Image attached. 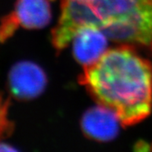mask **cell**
Listing matches in <instances>:
<instances>
[{
    "label": "cell",
    "mask_w": 152,
    "mask_h": 152,
    "mask_svg": "<svg viewBox=\"0 0 152 152\" xmlns=\"http://www.w3.org/2000/svg\"><path fill=\"white\" fill-rule=\"evenodd\" d=\"M119 119L111 109L102 105L89 108L82 115L81 130L85 136L98 142H109L119 133Z\"/></svg>",
    "instance_id": "5b68a950"
},
{
    "label": "cell",
    "mask_w": 152,
    "mask_h": 152,
    "mask_svg": "<svg viewBox=\"0 0 152 152\" xmlns=\"http://www.w3.org/2000/svg\"><path fill=\"white\" fill-rule=\"evenodd\" d=\"M52 19L48 0H17L14 10L3 18L0 23V42L10 38L20 27L41 29Z\"/></svg>",
    "instance_id": "3957f363"
},
{
    "label": "cell",
    "mask_w": 152,
    "mask_h": 152,
    "mask_svg": "<svg viewBox=\"0 0 152 152\" xmlns=\"http://www.w3.org/2000/svg\"><path fill=\"white\" fill-rule=\"evenodd\" d=\"M79 81L124 127L140 123L151 113L152 64L133 47L107 50L95 64L83 68Z\"/></svg>",
    "instance_id": "6da1fadb"
},
{
    "label": "cell",
    "mask_w": 152,
    "mask_h": 152,
    "mask_svg": "<svg viewBox=\"0 0 152 152\" xmlns=\"http://www.w3.org/2000/svg\"><path fill=\"white\" fill-rule=\"evenodd\" d=\"M9 101L0 95V143L14 130V124L9 118Z\"/></svg>",
    "instance_id": "52a82bcc"
},
{
    "label": "cell",
    "mask_w": 152,
    "mask_h": 152,
    "mask_svg": "<svg viewBox=\"0 0 152 152\" xmlns=\"http://www.w3.org/2000/svg\"><path fill=\"white\" fill-rule=\"evenodd\" d=\"M8 82L14 97L26 101L37 98L43 92L48 77L40 66L30 61H23L13 66Z\"/></svg>",
    "instance_id": "277c9868"
},
{
    "label": "cell",
    "mask_w": 152,
    "mask_h": 152,
    "mask_svg": "<svg viewBox=\"0 0 152 152\" xmlns=\"http://www.w3.org/2000/svg\"><path fill=\"white\" fill-rule=\"evenodd\" d=\"M52 44L65 49L82 26L98 28L109 40L152 55V0H61Z\"/></svg>",
    "instance_id": "7a4b0ae2"
},
{
    "label": "cell",
    "mask_w": 152,
    "mask_h": 152,
    "mask_svg": "<svg viewBox=\"0 0 152 152\" xmlns=\"http://www.w3.org/2000/svg\"><path fill=\"white\" fill-rule=\"evenodd\" d=\"M108 40L98 28L82 26L71 42L74 58L83 68L91 65L107 51Z\"/></svg>",
    "instance_id": "8992f818"
},
{
    "label": "cell",
    "mask_w": 152,
    "mask_h": 152,
    "mask_svg": "<svg viewBox=\"0 0 152 152\" xmlns=\"http://www.w3.org/2000/svg\"><path fill=\"white\" fill-rule=\"evenodd\" d=\"M147 151H152V143L151 145H147Z\"/></svg>",
    "instance_id": "ba28073f"
}]
</instances>
